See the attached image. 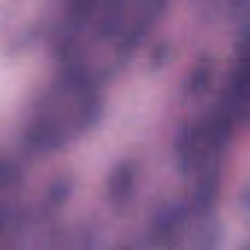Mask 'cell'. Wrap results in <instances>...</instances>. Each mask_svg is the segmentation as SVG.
<instances>
[{"instance_id": "1", "label": "cell", "mask_w": 250, "mask_h": 250, "mask_svg": "<svg viewBox=\"0 0 250 250\" xmlns=\"http://www.w3.org/2000/svg\"><path fill=\"white\" fill-rule=\"evenodd\" d=\"M145 0H74L61 53L71 71L92 79L124 58L141 33Z\"/></svg>"}, {"instance_id": "2", "label": "cell", "mask_w": 250, "mask_h": 250, "mask_svg": "<svg viewBox=\"0 0 250 250\" xmlns=\"http://www.w3.org/2000/svg\"><path fill=\"white\" fill-rule=\"evenodd\" d=\"M102 115L94 84L69 73L36 104L27 121L24 139L36 150H56L88 131Z\"/></svg>"}, {"instance_id": "3", "label": "cell", "mask_w": 250, "mask_h": 250, "mask_svg": "<svg viewBox=\"0 0 250 250\" xmlns=\"http://www.w3.org/2000/svg\"><path fill=\"white\" fill-rule=\"evenodd\" d=\"M137 182L134 163L124 162L117 165L109 175L106 186L108 200L112 206L122 210L131 202Z\"/></svg>"}]
</instances>
